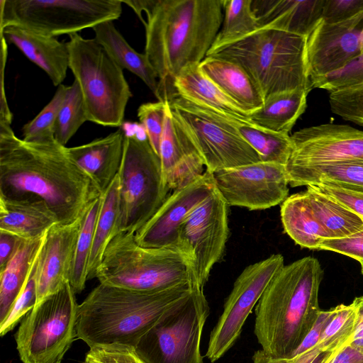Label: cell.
Here are the masks:
<instances>
[{
    "label": "cell",
    "instance_id": "1",
    "mask_svg": "<svg viewBox=\"0 0 363 363\" xmlns=\"http://www.w3.org/2000/svg\"><path fill=\"white\" fill-rule=\"evenodd\" d=\"M102 195L93 179L57 141L28 143L0 123V196L44 201L58 224L83 217Z\"/></svg>",
    "mask_w": 363,
    "mask_h": 363
},
{
    "label": "cell",
    "instance_id": "2",
    "mask_svg": "<svg viewBox=\"0 0 363 363\" xmlns=\"http://www.w3.org/2000/svg\"><path fill=\"white\" fill-rule=\"evenodd\" d=\"M223 0H154L145 12V54L158 78L156 98L174 94V81L186 67L199 65L222 25Z\"/></svg>",
    "mask_w": 363,
    "mask_h": 363
},
{
    "label": "cell",
    "instance_id": "3",
    "mask_svg": "<svg viewBox=\"0 0 363 363\" xmlns=\"http://www.w3.org/2000/svg\"><path fill=\"white\" fill-rule=\"evenodd\" d=\"M323 270L312 257L284 265L272 278L255 307L254 333L262 350L273 357H291L320 311Z\"/></svg>",
    "mask_w": 363,
    "mask_h": 363
},
{
    "label": "cell",
    "instance_id": "4",
    "mask_svg": "<svg viewBox=\"0 0 363 363\" xmlns=\"http://www.w3.org/2000/svg\"><path fill=\"white\" fill-rule=\"evenodd\" d=\"M194 286L188 282L161 291H137L99 284L78 306L77 337L89 347L135 348L158 317Z\"/></svg>",
    "mask_w": 363,
    "mask_h": 363
},
{
    "label": "cell",
    "instance_id": "5",
    "mask_svg": "<svg viewBox=\"0 0 363 363\" xmlns=\"http://www.w3.org/2000/svg\"><path fill=\"white\" fill-rule=\"evenodd\" d=\"M307 38L260 28L208 56L225 59L240 66L261 91L270 95L313 88L308 75Z\"/></svg>",
    "mask_w": 363,
    "mask_h": 363
},
{
    "label": "cell",
    "instance_id": "6",
    "mask_svg": "<svg viewBox=\"0 0 363 363\" xmlns=\"http://www.w3.org/2000/svg\"><path fill=\"white\" fill-rule=\"evenodd\" d=\"M96 278L99 284L137 291L196 284L186 260L177 248L143 247L133 233H118L111 241Z\"/></svg>",
    "mask_w": 363,
    "mask_h": 363
},
{
    "label": "cell",
    "instance_id": "7",
    "mask_svg": "<svg viewBox=\"0 0 363 363\" xmlns=\"http://www.w3.org/2000/svg\"><path fill=\"white\" fill-rule=\"evenodd\" d=\"M69 36V68L80 86L88 121L104 126H121L132 96L123 69L95 39L78 33Z\"/></svg>",
    "mask_w": 363,
    "mask_h": 363
},
{
    "label": "cell",
    "instance_id": "8",
    "mask_svg": "<svg viewBox=\"0 0 363 363\" xmlns=\"http://www.w3.org/2000/svg\"><path fill=\"white\" fill-rule=\"evenodd\" d=\"M209 313L203 289L194 286L152 324L136 352L146 363H203L200 347Z\"/></svg>",
    "mask_w": 363,
    "mask_h": 363
},
{
    "label": "cell",
    "instance_id": "9",
    "mask_svg": "<svg viewBox=\"0 0 363 363\" xmlns=\"http://www.w3.org/2000/svg\"><path fill=\"white\" fill-rule=\"evenodd\" d=\"M118 177V233L135 234L155 213L170 191L164 182L160 157L147 138L125 133Z\"/></svg>",
    "mask_w": 363,
    "mask_h": 363
},
{
    "label": "cell",
    "instance_id": "10",
    "mask_svg": "<svg viewBox=\"0 0 363 363\" xmlns=\"http://www.w3.org/2000/svg\"><path fill=\"white\" fill-rule=\"evenodd\" d=\"M121 0H1L0 32L17 26L52 37L118 19Z\"/></svg>",
    "mask_w": 363,
    "mask_h": 363
},
{
    "label": "cell",
    "instance_id": "11",
    "mask_svg": "<svg viewBox=\"0 0 363 363\" xmlns=\"http://www.w3.org/2000/svg\"><path fill=\"white\" fill-rule=\"evenodd\" d=\"M75 294L67 281L24 316L15 335L23 363H62L77 337Z\"/></svg>",
    "mask_w": 363,
    "mask_h": 363
},
{
    "label": "cell",
    "instance_id": "12",
    "mask_svg": "<svg viewBox=\"0 0 363 363\" xmlns=\"http://www.w3.org/2000/svg\"><path fill=\"white\" fill-rule=\"evenodd\" d=\"M167 102L199 152L206 170L214 173L260 162L258 153L233 124L235 119L245 118L220 114L176 94Z\"/></svg>",
    "mask_w": 363,
    "mask_h": 363
},
{
    "label": "cell",
    "instance_id": "13",
    "mask_svg": "<svg viewBox=\"0 0 363 363\" xmlns=\"http://www.w3.org/2000/svg\"><path fill=\"white\" fill-rule=\"evenodd\" d=\"M228 206L216 187L179 230L176 248L186 260L195 284L202 289L225 247Z\"/></svg>",
    "mask_w": 363,
    "mask_h": 363
},
{
    "label": "cell",
    "instance_id": "14",
    "mask_svg": "<svg viewBox=\"0 0 363 363\" xmlns=\"http://www.w3.org/2000/svg\"><path fill=\"white\" fill-rule=\"evenodd\" d=\"M284 266V257L273 254L246 267L234 282L223 311L211 330L206 356L214 363L240 337L243 325L265 289Z\"/></svg>",
    "mask_w": 363,
    "mask_h": 363
},
{
    "label": "cell",
    "instance_id": "15",
    "mask_svg": "<svg viewBox=\"0 0 363 363\" xmlns=\"http://www.w3.org/2000/svg\"><path fill=\"white\" fill-rule=\"evenodd\" d=\"M213 174L220 194L229 206L263 210L282 203L289 196L286 166L258 162Z\"/></svg>",
    "mask_w": 363,
    "mask_h": 363
},
{
    "label": "cell",
    "instance_id": "16",
    "mask_svg": "<svg viewBox=\"0 0 363 363\" xmlns=\"http://www.w3.org/2000/svg\"><path fill=\"white\" fill-rule=\"evenodd\" d=\"M362 35L363 11L337 23L320 21L306 39V65L311 86L361 55Z\"/></svg>",
    "mask_w": 363,
    "mask_h": 363
},
{
    "label": "cell",
    "instance_id": "17",
    "mask_svg": "<svg viewBox=\"0 0 363 363\" xmlns=\"http://www.w3.org/2000/svg\"><path fill=\"white\" fill-rule=\"evenodd\" d=\"M291 139L293 150L286 166L363 163V131L350 125L311 126L295 132Z\"/></svg>",
    "mask_w": 363,
    "mask_h": 363
},
{
    "label": "cell",
    "instance_id": "18",
    "mask_svg": "<svg viewBox=\"0 0 363 363\" xmlns=\"http://www.w3.org/2000/svg\"><path fill=\"white\" fill-rule=\"evenodd\" d=\"M216 188L213 174L206 170L191 184L174 191L134 234L137 243L145 247L176 248L180 226Z\"/></svg>",
    "mask_w": 363,
    "mask_h": 363
},
{
    "label": "cell",
    "instance_id": "19",
    "mask_svg": "<svg viewBox=\"0 0 363 363\" xmlns=\"http://www.w3.org/2000/svg\"><path fill=\"white\" fill-rule=\"evenodd\" d=\"M85 215L70 224H56L47 233L37 265L35 306L69 281L76 245Z\"/></svg>",
    "mask_w": 363,
    "mask_h": 363
},
{
    "label": "cell",
    "instance_id": "20",
    "mask_svg": "<svg viewBox=\"0 0 363 363\" xmlns=\"http://www.w3.org/2000/svg\"><path fill=\"white\" fill-rule=\"evenodd\" d=\"M159 157L164 182L169 191L186 186L206 171L199 152L167 102Z\"/></svg>",
    "mask_w": 363,
    "mask_h": 363
},
{
    "label": "cell",
    "instance_id": "21",
    "mask_svg": "<svg viewBox=\"0 0 363 363\" xmlns=\"http://www.w3.org/2000/svg\"><path fill=\"white\" fill-rule=\"evenodd\" d=\"M324 0H252L260 28L307 38L322 18Z\"/></svg>",
    "mask_w": 363,
    "mask_h": 363
},
{
    "label": "cell",
    "instance_id": "22",
    "mask_svg": "<svg viewBox=\"0 0 363 363\" xmlns=\"http://www.w3.org/2000/svg\"><path fill=\"white\" fill-rule=\"evenodd\" d=\"M6 42L13 44L31 62L41 68L55 86L62 84L69 65L67 43L17 26H9L0 32Z\"/></svg>",
    "mask_w": 363,
    "mask_h": 363
},
{
    "label": "cell",
    "instance_id": "23",
    "mask_svg": "<svg viewBox=\"0 0 363 363\" xmlns=\"http://www.w3.org/2000/svg\"><path fill=\"white\" fill-rule=\"evenodd\" d=\"M121 129L89 143L67 147L72 159L94 181L103 194L118 175L123 153Z\"/></svg>",
    "mask_w": 363,
    "mask_h": 363
},
{
    "label": "cell",
    "instance_id": "24",
    "mask_svg": "<svg viewBox=\"0 0 363 363\" xmlns=\"http://www.w3.org/2000/svg\"><path fill=\"white\" fill-rule=\"evenodd\" d=\"M58 221L47 204L38 199L0 196V230L23 240L44 236Z\"/></svg>",
    "mask_w": 363,
    "mask_h": 363
},
{
    "label": "cell",
    "instance_id": "25",
    "mask_svg": "<svg viewBox=\"0 0 363 363\" xmlns=\"http://www.w3.org/2000/svg\"><path fill=\"white\" fill-rule=\"evenodd\" d=\"M199 67L249 115L262 106L264 98L261 91L238 65L218 57L206 56Z\"/></svg>",
    "mask_w": 363,
    "mask_h": 363
},
{
    "label": "cell",
    "instance_id": "26",
    "mask_svg": "<svg viewBox=\"0 0 363 363\" xmlns=\"http://www.w3.org/2000/svg\"><path fill=\"white\" fill-rule=\"evenodd\" d=\"M173 86L174 94L196 105L225 116L250 119V115L208 78L199 65L184 68L175 78Z\"/></svg>",
    "mask_w": 363,
    "mask_h": 363
},
{
    "label": "cell",
    "instance_id": "27",
    "mask_svg": "<svg viewBox=\"0 0 363 363\" xmlns=\"http://www.w3.org/2000/svg\"><path fill=\"white\" fill-rule=\"evenodd\" d=\"M95 40L122 69L138 76L156 96L157 75L145 53L135 51L116 29L113 21L102 22L93 28Z\"/></svg>",
    "mask_w": 363,
    "mask_h": 363
},
{
    "label": "cell",
    "instance_id": "28",
    "mask_svg": "<svg viewBox=\"0 0 363 363\" xmlns=\"http://www.w3.org/2000/svg\"><path fill=\"white\" fill-rule=\"evenodd\" d=\"M286 169L292 187L320 184L363 193L362 162L286 166Z\"/></svg>",
    "mask_w": 363,
    "mask_h": 363
},
{
    "label": "cell",
    "instance_id": "29",
    "mask_svg": "<svg viewBox=\"0 0 363 363\" xmlns=\"http://www.w3.org/2000/svg\"><path fill=\"white\" fill-rule=\"evenodd\" d=\"M309 92L299 89L270 95L259 109L250 114V121L262 129L289 135L306 111Z\"/></svg>",
    "mask_w": 363,
    "mask_h": 363
},
{
    "label": "cell",
    "instance_id": "30",
    "mask_svg": "<svg viewBox=\"0 0 363 363\" xmlns=\"http://www.w3.org/2000/svg\"><path fill=\"white\" fill-rule=\"evenodd\" d=\"M46 234L36 239L23 240L13 257L0 271V324L6 318L21 294L41 250Z\"/></svg>",
    "mask_w": 363,
    "mask_h": 363
},
{
    "label": "cell",
    "instance_id": "31",
    "mask_svg": "<svg viewBox=\"0 0 363 363\" xmlns=\"http://www.w3.org/2000/svg\"><path fill=\"white\" fill-rule=\"evenodd\" d=\"M280 213L285 233L301 247L318 250L322 240L329 238L304 191L289 196L281 203Z\"/></svg>",
    "mask_w": 363,
    "mask_h": 363
},
{
    "label": "cell",
    "instance_id": "32",
    "mask_svg": "<svg viewBox=\"0 0 363 363\" xmlns=\"http://www.w3.org/2000/svg\"><path fill=\"white\" fill-rule=\"evenodd\" d=\"M119 188L117 175L101 195V208L96 223L93 245L87 267L88 280L96 278L108 245L118 233Z\"/></svg>",
    "mask_w": 363,
    "mask_h": 363
},
{
    "label": "cell",
    "instance_id": "33",
    "mask_svg": "<svg viewBox=\"0 0 363 363\" xmlns=\"http://www.w3.org/2000/svg\"><path fill=\"white\" fill-rule=\"evenodd\" d=\"M307 200L329 238L350 236L363 228V218L335 199L307 186Z\"/></svg>",
    "mask_w": 363,
    "mask_h": 363
},
{
    "label": "cell",
    "instance_id": "34",
    "mask_svg": "<svg viewBox=\"0 0 363 363\" xmlns=\"http://www.w3.org/2000/svg\"><path fill=\"white\" fill-rule=\"evenodd\" d=\"M223 18L206 56L260 29L252 9V0H223Z\"/></svg>",
    "mask_w": 363,
    "mask_h": 363
},
{
    "label": "cell",
    "instance_id": "35",
    "mask_svg": "<svg viewBox=\"0 0 363 363\" xmlns=\"http://www.w3.org/2000/svg\"><path fill=\"white\" fill-rule=\"evenodd\" d=\"M233 124L258 153L260 161L286 166L293 150L289 135L262 129L250 121L237 120Z\"/></svg>",
    "mask_w": 363,
    "mask_h": 363
},
{
    "label": "cell",
    "instance_id": "36",
    "mask_svg": "<svg viewBox=\"0 0 363 363\" xmlns=\"http://www.w3.org/2000/svg\"><path fill=\"white\" fill-rule=\"evenodd\" d=\"M101 203V196L87 211L77 240L69 283L75 294L82 292L87 279V267L92 249L96 223Z\"/></svg>",
    "mask_w": 363,
    "mask_h": 363
},
{
    "label": "cell",
    "instance_id": "37",
    "mask_svg": "<svg viewBox=\"0 0 363 363\" xmlns=\"http://www.w3.org/2000/svg\"><path fill=\"white\" fill-rule=\"evenodd\" d=\"M88 121L80 86L74 79L66 94L55 125V139L65 146L82 125Z\"/></svg>",
    "mask_w": 363,
    "mask_h": 363
},
{
    "label": "cell",
    "instance_id": "38",
    "mask_svg": "<svg viewBox=\"0 0 363 363\" xmlns=\"http://www.w3.org/2000/svg\"><path fill=\"white\" fill-rule=\"evenodd\" d=\"M67 86L60 84L51 101L23 128V140L33 143H50L55 142V125L63 103Z\"/></svg>",
    "mask_w": 363,
    "mask_h": 363
},
{
    "label": "cell",
    "instance_id": "39",
    "mask_svg": "<svg viewBox=\"0 0 363 363\" xmlns=\"http://www.w3.org/2000/svg\"><path fill=\"white\" fill-rule=\"evenodd\" d=\"M333 313L316 345L320 350L333 352L349 342L356 323V311L352 303L340 304Z\"/></svg>",
    "mask_w": 363,
    "mask_h": 363
},
{
    "label": "cell",
    "instance_id": "40",
    "mask_svg": "<svg viewBox=\"0 0 363 363\" xmlns=\"http://www.w3.org/2000/svg\"><path fill=\"white\" fill-rule=\"evenodd\" d=\"M38 257L39 255L32 267L27 281L21 294L14 302L6 318L0 324V335L1 336H4L11 330L16 324L35 307L36 304L37 265Z\"/></svg>",
    "mask_w": 363,
    "mask_h": 363
},
{
    "label": "cell",
    "instance_id": "41",
    "mask_svg": "<svg viewBox=\"0 0 363 363\" xmlns=\"http://www.w3.org/2000/svg\"><path fill=\"white\" fill-rule=\"evenodd\" d=\"M166 104V101L148 102L141 104L138 109V117L146 138L158 156L164 125Z\"/></svg>",
    "mask_w": 363,
    "mask_h": 363
},
{
    "label": "cell",
    "instance_id": "42",
    "mask_svg": "<svg viewBox=\"0 0 363 363\" xmlns=\"http://www.w3.org/2000/svg\"><path fill=\"white\" fill-rule=\"evenodd\" d=\"M363 83V50L361 55L340 70L316 81L313 88L327 90L329 93Z\"/></svg>",
    "mask_w": 363,
    "mask_h": 363
},
{
    "label": "cell",
    "instance_id": "43",
    "mask_svg": "<svg viewBox=\"0 0 363 363\" xmlns=\"http://www.w3.org/2000/svg\"><path fill=\"white\" fill-rule=\"evenodd\" d=\"M84 363H146L134 347L125 345H100L90 347Z\"/></svg>",
    "mask_w": 363,
    "mask_h": 363
},
{
    "label": "cell",
    "instance_id": "44",
    "mask_svg": "<svg viewBox=\"0 0 363 363\" xmlns=\"http://www.w3.org/2000/svg\"><path fill=\"white\" fill-rule=\"evenodd\" d=\"M363 11V0H324L321 21L333 24L347 21Z\"/></svg>",
    "mask_w": 363,
    "mask_h": 363
},
{
    "label": "cell",
    "instance_id": "45",
    "mask_svg": "<svg viewBox=\"0 0 363 363\" xmlns=\"http://www.w3.org/2000/svg\"><path fill=\"white\" fill-rule=\"evenodd\" d=\"M318 250H330L352 257L363 262V228L359 231L342 238H324Z\"/></svg>",
    "mask_w": 363,
    "mask_h": 363
},
{
    "label": "cell",
    "instance_id": "46",
    "mask_svg": "<svg viewBox=\"0 0 363 363\" xmlns=\"http://www.w3.org/2000/svg\"><path fill=\"white\" fill-rule=\"evenodd\" d=\"M330 353L315 346L289 357H273L260 349L255 352L252 360V363H323Z\"/></svg>",
    "mask_w": 363,
    "mask_h": 363
},
{
    "label": "cell",
    "instance_id": "47",
    "mask_svg": "<svg viewBox=\"0 0 363 363\" xmlns=\"http://www.w3.org/2000/svg\"><path fill=\"white\" fill-rule=\"evenodd\" d=\"M310 186L335 199L363 218V193L320 184Z\"/></svg>",
    "mask_w": 363,
    "mask_h": 363
},
{
    "label": "cell",
    "instance_id": "48",
    "mask_svg": "<svg viewBox=\"0 0 363 363\" xmlns=\"http://www.w3.org/2000/svg\"><path fill=\"white\" fill-rule=\"evenodd\" d=\"M333 313V308L328 311L320 310L307 335L292 356L308 350L318 344L320 336Z\"/></svg>",
    "mask_w": 363,
    "mask_h": 363
},
{
    "label": "cell",
    "instance_id": "49",
    "mask_svg": "<svg viewBox=\"0 0 363 363\" xmlns=\"http://www.w3.org/2000/svg\"><path fill=\"white\" fill-rule=\"evenodd\" d=\"M8 54L7 42L4 37H1V95H0V123L11 125L13 115L9 108L6 96L4 77Z\"/></svg>",
    "mask_w": 363,
    "mask_h": 363
},
{
    "label": "cell",
    "instance_id": "50",
    "mask_svg": "<svg viewBox=\"0 0 363 363\" xmlns=\"http://www.w3.org/2000/svg\"><path fill=\"white\" fill-rule=\"evenodd\" d=\"M23 240L13 234L0 230V271L13 257Z\"/></svg>",
    "mask_w": 363,
    "mask_h": 363
},
{
    "label": "cell",
    "instance_id": "51",
    "mask_svg": "<svg viewBox=\"0 0 363 363\" xmlns=\"http://www.w3.org/2000/svg\"><path fill=\"white\" fill-rule=\"evenodd\" d=\"M323 363H363V353L347 342L331 352Z\"/></svg>",
    "mask_w": 363,
    "mask_h": 363
},
{
    "label": "cell",
    "instance_id": "52",
    "mask_svg": "<svg viewBox=\"0 0 363 363\" xmlns=\"http://www.w3.org/2000/svg\"><path fill=\"white\" fill-rule=\"evenodd\" d=\"M352 303L356 311V323L349 343L363 353V296L356 297Z\"/></svg>",
    "mask_w": 363,
    "mask_h": 363
},
{
    "label": "cell",
    "instance_id": "53",
    "mask_svg": "<svg viewBox=\"0 0 363 363\" xmlns=\"http://www.w3.org/2000/svg\"><path fill=\"white\" fill-rule=\"evenodd\" d=\"M123 4L130 6L138 15L140 20L145 26L146 22L142 17V11H147L152 5L153 0H121Z\"/></svg>",
    "mask_w": 363,
    "mask_h": 363
},
{
    "label": "cell",
    "instance_id": "54",
    "mask_svg": "<svg viewBox=\"0 0 363 363\" xmlns=\"http://www.w3.org/2000/svg\"><path fill=\"white\" fill-rule=\"evenodd\" d=\"M360 264H361V272H362V274H363V262L360 263Z\"/></svg>",
    "mask_w": 363,
    "mask_h": 363
},
{
    "label": "cell",
    "instance_id": "55",
    "mask_svg": "<svg viewBox=\"0 0 363 363\" xmlns=\"http://www.w3.org/2000/svg\"><path fill=\"white\" fill-rule=\"evenodd\" d=\"M359 125L363 126V120L359 123Z\"/></svg>",
    "mask_w": 363,
    "mask_h": 363
},
{
    "label": "cell",
    "instance_id": "56",
    "mask_svg": "<svg viewBox=\"0 0 363 363\" xmlns=\"http://www.w3.org/2000/svg\"><path fill=\"white\" fill-rule=\"evenodd\" d=\"M362 50H363V35L362 36Z\"/></svg>",
    "mask_w": 363,
    "mask_h": 363
}]
</instances>
